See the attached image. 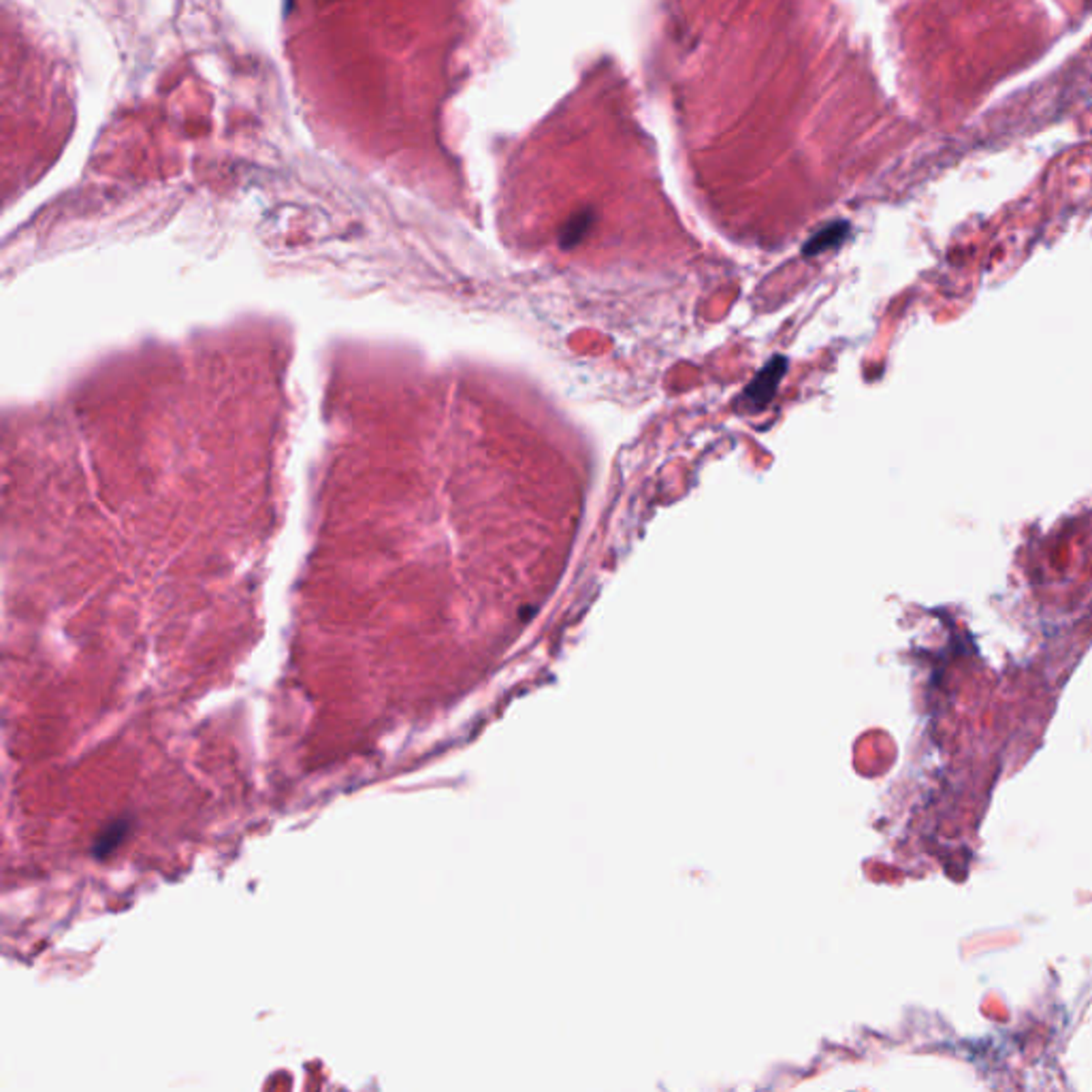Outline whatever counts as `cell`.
<instances>
[{
    "instance_id": "3957f363",
    "label": "cell",
    "mask_w": 1092,
    "mask_h": 1092,
    "mask_svg": "<svg viewBox=\"0 0 1092 1092\" xmlns=\"http://www.w3.org/2000/svg\"><path fill=\"white\" fill-rule=\"evenodd\" d=\"M127 832H129V824L124 819L111 824L103 834H100L97 845H94V856H98V858L109 856V853L122 843V839L127 837Z\"/></svg>"
},
{
    "instance_id": "6da1fadb",
    "label": "cell",
    "mask_w": 1092,
    "mask_h": 1092,
    "mask_svg": "<svg viewBox=\"0 0 1092 1092\" xmlns=\"http://www.w3.org/2000/svg\"><path fill=\"white\" fill-rule=\"evenodd\" d=\"M786 369H788V361L783 359V356H777V359L770 361L768 366L751 380V385L747 386L745 404L751 406L753 410H762V407H767L768 401L775 397L777 386H779L781 378L786 376Z\"/></svg>"
},
{
    "instance_id": "7a4b0ae2",
    "label": "cell",
    "mask_w": 1092,
    "mask_h": 1092,
    "mask_svg": "<svg viewBox=\"0 0 1092 1092\" xmlns=\"http://www.w3.org/2000/svg\"><path fill=\"white\" fill-rule=\"evenodd\" d=\"M845 235H847V224L834 222V224H830V227L821 229L818 235H813L811 240L805 243V250H802V252H805V256H815V254L826 252L828 248H837L839 243L845 240Z\"/></svg>"
},
{
    "instance_id": "277c9868",
    "label": "cell",
    "mask_w": 1092,
    "mask_h": 1092,
    "mask_svg": "<svg viewBox=\"0 0 1092 1092\" xmlns=\"http://www.w3.org/2000/svg\"><path fill=\"white\" fill-rule=\"evenodd\" d=\"M589 224H592V211H581L570 218V222L561 231V246L570 248L574 246V243H579L582 235L589 231Z\"/></svg>"
}]
</instances>
